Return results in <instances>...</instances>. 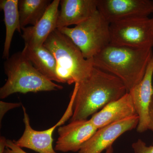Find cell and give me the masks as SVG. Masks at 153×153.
<instances>
[{
	"label": "cell",
	"instance_id": "obj_1",
	"mask_svg": "<svg viewBox=\"0 0 153 153\" xmlns=\"http://www.w3.org/2000/svg\"><path fill=\"white\" fill-rule=\"evenodd\" d=\"M127 92L120 79L94 66L88 76L75 83L71 97L73 114L70 122L87 120L98 110Z\"/></svg>",
	"mask_w": 153,
	"mask_h": 153
},
{
	"label": "cell",
	"instance_id": "obj_2",
	"mask_svg": "<svg viewBox=\"0 0 153 153\" xmlns=\"http://www.w3.org/2000/svg\"><path fill=\"white\" fill-rule=\"evenodd\" d=\"M153 56L152 49L110 44L92 60L94 67L120 79L128 92L142 80Z\"/></svg>",
	"mask_w": 153,
	"mask_h": 153
},
{
	"label": "cell",
	"instance_id": "obj_3",
	"mask_svg": "<svg viewBox=\"0 0 153 153\" xmlns=\"http://www.w3.org/2000/svg\"><path fill=\"white\" fill-rule=\"evenodd\" d=\"M7 79L0 88L3 99L16 93L50 91L61 90L63 86L47 79L33 65L22 52L14 53L4 63Z\"/></svg>",
	"mask_w": 153,
	"mask_h": 153
},
{
	"label": "cell",
	"instance_id": "obj_4",
	"mask_svg": "<svg viewBox=\"0 0 153 153\" xmlns=\"http://www.w3.org/2000/svg\"><path fill=\"white\" fill-rule=\"evenodd\" d=\"M43 45L52 52L57 61V74L61 83H79L92 71V59H85L71 39L58 29L50 34Z\"/></svg>",
	"mask_w": 153,
	"mask_h": 153
},
{
	"label": "cell",
	"instance_id": "obj_5",
	"mask_svg": "<svg viewBox=\"0 0 153 153\" xmlns=\"http://www.w3.org/2000/svg\"><path fill=\"white\" fill-rule=\"evenodd\" d=\"M110 25L97 10L74 27L57 29L71 39L85 59L90 60L110 44Z\"/></svg>",
	"mask_w": 153,
	"mask_h": 153
},
{
	"label": "cell",
	"instance_id": "obj_6",
	"mask_svg": "<svg viewBox=\"0 0 153 153\" xmlns=\"http://www.w3.org/2000/svg\"><path fill=\"white\" fill-rule=\"evenodd\" d=\"M111 44L136 49H152L153 23L152 19L134 18L110 25Z\"/></svg>",
	"mask_w": 153,
	"mask_h": 153
},
{
	"label": "cell",
	"instance_id": "obj_7",
	"mask_svg": "<svg viewBox=\"0 0 153 153\" xmlns=\"http://www.w3.org/2000/svg\"><path fill=\"white\" fill-rule=\"evenodd\" d=\"M72 100L70 99L67 110L60 121L55 126L44 131L35 130L32 128L26 108L22 105L25 129L22 136L18 140H14V143L20 147L27 148L38 153H57L53 147V132L57 127L63 124L72 117Z\"/></svg>",
	"mask_w": 153,
	"mask_h": 153
},
{
	"label": "cell",
	"instance_id": "obj_8",
	"mask_svg": "<svg viewBox=\"0 0 153 153\" xmlns=\"http://www.w3.org/2000/svg\"><path fill=\"white\" fill-rule=\"evenodd\" d=\"M97 8L111 24L126 19L149 17L153 13V1L97 0Z\"/></svg>",
	"mask_w": 153,
	"mask_h": 153
},
{
	"label": "cell",
	"instance_id": "obj_9",
	"mask_svg": "<svg viewBox=\"0 0 153 153\" xmlns=\"http://www.w3.org/2000/svg\"><path fill=\"white\" fill-rule=\"evenodd\" d=\"M138 115L111 124L98 129L84 144L78 153H101L112 146V144L121 135L137 127Z\"/></svg>",
	"mask_w": 153,
	"mask_h": 153
},
{
	"label": "cell",
	"instance_id": "obj_10",
	"mask_svg": "<svg viewBox=\"0 0 153 153\" xmlns=\"http://www.w3.org/2000/svg\"><path fill=\"white\" fill-rule=\"evenodd\" d=\"M97 129L90 120L73 121L58 129L59 135L55 144V151L62 152H79Z\"/></svg>",
	"mask_w": 153,
	"mask_h": 153
},
{
	"label": "cell",
	"instance_id": "obj_11",
	"mask_svg": "<svg viewBox=\"0 0 153 153\" xmlns=\"http://www.w3.org/2000/svg\"><path fill=\"white\" fill-rule=\"evenodd\" d=\"M153 56L142 81L128 93L139 118L137 131L143 133L148 129L149 109L153 94Z\"/></svg>",
	"mask_w": 153,
	"mask_h": 153
},
{
	"label": "cell",
	"instance_id": "obj_12",
	"mask_svg": "<svg viewBox=\"0 0 153 153\" xmlns=\"http://www.w3.org/2000/svg\"><path fill=\"white\" fill-rule=\"evenodd\" d=\"M60 0H54L41 20L35 26L22 29V38L25 46L31 48L41 47L53 31L57 28Z\"/></svg>",
	"mask_w": 153,
	"mask_h": 153
},
{
	"label": "cell",
	"instance_id": "obj_13",
	"mask_svg": "<svg viewBox=\"0 0 153 153\" xmlns=\"http://www.w3.org/2000/svg\"><path fill=\"white\" fill-rule=\"evenodd\" d=\"M137 115L131 96L127 92L121 98L106 105L89 120L98 129Z\"/></svg>",
	"mask_w": 153,
	"mask_h": 153
},
{
	"label": "cell",
	"instance_id": "obj_14",
	"mask_svg": "<svg viewBox=\"0 0 153 153\" xmlns=\"http://www.w3.org/2000/svg\"><path fill=\"white\" fill-rule=\"evenodd\" d=\"M97 0H61L57 28L77 25L97 10Z\"/></svg>",
	"mask_w": 153,
	"mask_h": 153
},
{
	"label": "cell",
	"instance_id": "obj_15",
	"mask_svg": "<svg viewBox=\"0 0 153 153\" xmlns=\"http://www.w3.org/2000/svg\"><path fill=\"white\" fill-rule=\"evenodd\" d=\"M33 66L51 81L61 83L57 73V62L52 52L43 45L36 48L25 46L22 51Z\"/></svg>",
	"mask_w": 153,
	"mask_h": 153
},
{
	"label": "cell",
	"instance_id": "obj_16",
	"mask_svg": "<svg viewBox=\"0 0 153 153\" xmlns=\"http://www.w3.org/2000/svg\"><path fill=\"white\" fill-rule=\"evenodd\" d=\"M19 0H1L0 8L4 13V21L6 35L2 57L7 60L10 57V50L14 33L22 32L18 9Z\"/></svg>",
	"mask_w": 153,
	"mask_h": 153
},
{
	"label": "cell",
	"instance_id": "obj_17",
	"mask_svg": "<svg viewBox=\"0 0 153 153\" xmlns=\"http://www.w3.org/2000/svg\"><path fill=\"white\" fill-rule=\"evenodd\" d=\"M51 2L50 0H19L18 9L22 30L28 25H36Z\"/></svg>",
	"mask_w": 153,
	"mask_h": 153
},
{
	"label": "cell",
	"instance_id": "obj_18",
	"mask_svg": "<svg viewBox=\"0 0 153 153\" xmlns=\"http://www.w3.org/2000/svg\"><path fill=\"white\" fill-rule=\"evenodd\" d=\"M134 153H153V146H147L142 140L138 139L132 145Z\"/></svg>",
	"mask_w": 153,
	"mask_h": 153
},
{
	"label": "cell",
	"instance_id": "obj_19",
	"mask_svg": "<svg viewBox=\"0 0 153 153\" xmlns=\"http://www.w3.org/2000/svg\"><path fill=\"white\" fill-rule=\"evenodd\" d=\"M22 105L21 103H8L1 101L0 102V121L2 119L6 113L10 110L19 107Z\"/></svg>",
	"mask_w": 153,
	"mask_h": 153
},
{
	"label": "cell",
	"instance_id": "obj_20",
	"mask_svg": "<svg viewBox=\"0 0 153 153\" xmlns=\"http://www.w3.org/2000/svg\"><path fill=\"white\" fill-rule=\"evenodd\" d=\"M6 146L4 153H27L10 140H7Z\"/></svg>",
	"mask_w": 153,
	"mask_h": 153
},
{
	"label": "cell",
	"instance_id": "obj_21",
	"mask_svg": "<svg viewBox=\"0 0 153 153\" xmlns=\"http://www.w3.org/2000/svg\"><path fill=\"white\" fill-rule=\"evenodd\" d=\"M148 129L153 132V100H152L149 109V122Z\"/></svg>",
	"mask_w": 153,
	"mask_h": 153
},
{
	"label": "cell",
	"instance_id": "obj_22",
	"mask_svg": "<svg viewBox=\"0 0 153 153\" xmlns=\"http://www.w3.org/2000/svg\"><path fill=\"white\" fill-rule=\"evenodd\" d=\"M7 140L4 137H1L0 138V153H4L5 150Z\"/></svg>",
	"mask_w": 153,
	"mask_h": 153
},
{
	"label": "cell",
	"instance_id": "obj_23",
	"mask_svg": "<svg viewBox=\"0 0 153 153\" xmlns=\"http://www.w3.org/2000/svg\"><path fill=\"white\" fill-rule=\"evenodd\" d=\"M105 153H113V149L112 147H110L108 149H107Z\"/></svg>",
	"mask_w": 153,
	"mask_h": 153
},
{
	"label": "cell",
	"instance_id": "obj_24",
	"mask_svg": "<svg viewBox=\"0 0 153 153\" xmlns=\"http://www.w3.org/2000/svg\"><path fill=\"white\" fill-rule=\"evenodd\" d=\"M152 22H153V17L152 18ZM152 99L153 100V94L152 98Z\"/></svg>",
	"mask_w": 153,
	"mask_h": 153
}]
</instances>
